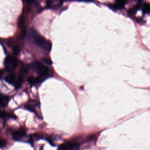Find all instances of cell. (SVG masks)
Returning <instances> with one entry per match:
<instances>
[{
    "mask_svg": "<svg viewBox=\"0 0 150 150\" xmlns=\"http://www.w3.org/2000/svg\"><path fill=\"white\" fill-rule=\"evenodd\" d=\"M29 39L31 42L47 51H50L52 44L50 41L47 40L33 27L30 29Z\"/></svg>",
    "mask_w": 150,
    "mask_h": 150,
    "instance_id": "cell-1",
    "label": "cell"
},
{
    "mask_svg": "<svg viewBox=\"0 0 150 150\" xmlns=\"http://www.w3.org/2000/svg\"><path fill=\"white\" fill-rule=\"evenodd\" d=\"M31 67L41 77L46 76L49 72L48 67L40 62L36 61L31 65Z\"/></svg>",
    "mask_w": 150,
    "mask_h": 150,
    "instance_id": "cell-2",
    "label": "cell"
},
{
    "mask_svg": "<svg viewBox=\"0 0 150 150\" xmlns=\"http://www.w3.org/2000/svg\"><path fill=\"white\" fill-rule=\"evenodd\" d=\"M4 65L8 71L13 70L18 65V59L14 57L8 56L4 60Z\"/></svg>",
    "mask_w": 150,
    "mask_h": 150,
    "instance_id": "cell-3",
    "label": "cell"
},
{
    "mask_svg": "<svg viewBox=\"0 0 150 150\" xmlns=\"http://www.w3.org/2000/svg\"><path fill=\"white\" fill-rule=\"evenodd\" d=\"M13 139L16 141H20L26 136V132L23 129L16 130L12 133Z\"/></svg>",
    "mask_w": 150,
    "mask_h": 150,
    "instance_id": "cell-4",
    "label": "cell"
},
{
    "mask_svg": "<svg viewBox=\"0 0 150 150\" xmlns=\"http://www.w3.org/2000/svg\"><path fill=\"white\" fill-rule=\"evenodd\" d=\"M127 2V0H116L114 4H111L110 7L114 10H118L123 9Z\"/></svg>",
    "mask_w": 150,
    "mask_h": 150,
    "instance_id": "cell-5",
    "label": "cell"
},
{
    "mask_svg": "<svg viewBox=\"0 0 150 150\" xmlns=\"http://www.w3.org/2000/svg\"><path fill=\"white\" fill-rule=\"evenodd\" d=\"M63 0H48L47 6L51 9H58L62 5Z\"/></svg>",
    "mask_w": 150,
    "mask_h": 150,
    "instance_id": "cell-6",
    "label": "cell"
},
{
    "mask_svg": "<svg viewBox=\"0 0 150 150\" xmlns=\"http://www.w3.org/2000/svg\"><path fill=\"white\" fill-rule=\"evenodd\" d=\"M5 80L9 84L15 86L16 88H19V87L18 82H17L16 81V77L14 74H11L10 75L7 76L5 78Z\"/></svg>",
    "mask_w": 150,
    "mask_h": 150,
    "instance_id": "cell-7",
    "label": "cell"
},
{
    "mask_svg": "<svg viewBox=\"0 0 150 150\" xmlns=\"http://www.w3.org/2000/svg\"><path fill=\"white\" fill-rule=\"evenodd\" d=\"M66 144L68 150H78L79 148V144L75 142H69Z\"/></svg>",
    "mask_w": 150,
    "mask_h": 150,
    "instance_id": "cell-8",
    "label": "cell"
},
{
    "mask_svg": "<svg viewBox=\"0 0 150 150\" xmlns=\"http://www.w3.org/2000/svg\"><path fill=\"white\" fill-rule=\"evenodd\" d=\"M9 98L8 96L4 95H1V106L3 108L6 107L8 104Z\"/></svg>",
    "mask_w": 150,
    "mask_h": 150,
    "instance_id": "cell-9",
    "label": "cell"
},
{
    "mask_svg": "<svg viewBox=\"0 0 150 150\" xmlns=\"http://www.w3.org/2000/svg\"><path fill=\"white\" fill-rule=\"evenodd\" d=\"M25 25V19L23 16L21 15L19 17L18 20V26L19 29H22L24 28Z\"/></svg>",
    "mask_w": 150,
    "mask_h": 150,
    "instance_id": "cell-10",
    "label": "cell"
},
{
    "mask_svg": "<svg viewBox=\"0 0 150 150\" xmlns=\"http://www.w3.org/2000/svg\"><path fill=\"white\" fill-rule=\"evenodd\" d=\"M28 81L31 84V85H33L36 83H38L42 81L40 78H35L33 77H30L28 79Z\"/></svg>",
    "mask_w": 150,
    "mask_h": 150,
    "instance_id": "cell-11",
    "label": "cell"
},
{
    "mask_svg": "<svg viewBox=\"0 0 150 150\" xmlns=\"http://www.w3.org/2000/svg\"><path fill=\"white\" fill-rule=\"evenodd\" d=\"M142 11L144 14L150 12V4L147 3H144L142 6Z\"/></svg>",
    "mask_w": 150,
    "mask_h": 150,
    "instance_id": "cell-12",
    "label": "cell"
},
{
    "mask_svg": "<svg viewBox=\"0 0 150 150\" xmlns=\"http://www.w3.org/2000/svg\"><path fill=\"white\" fill-rule=\"evenodd\" d=\"M42 60L43 62H44L47 65H51L52 63V61L51 60L50 58H42Z\"/></svg>",
    "mask_w": 150,
    "mask_h": 150,
    "instance_id": "cell-13",
    "label": "cell"
},
{
    "mask_svg": "<svg viewBox=\"0 0 150 150\" xmlns=\"http://www.w3.org/2000/svg\"><path fill=\"white\" fill-rule=\"evenodd\" d=\"M58 150H68L66 144L64 143L61 144L59 146Z\"/></svg>",
    "mask_w": 150,
    "mask_h": 150,
    "instance_id": "cell-14",
    "label": "cell"
},
{
    "mask_svg": "<svg viewBox=\"0 0 150 150\" xmlns=\"http://www.w3.org/2000/svg\"><path fill=\"white\" fill-rule=\"evenodd\" d=\"M12 50H13V53L14 54V55H17L19 53L20 50H19V48L18 47L16 46L14 47Z\"/></svg>",
    "mask_w": 150,
    "mask_h": 150,
    "instance_id": "cell-15",
    "label": "cell"
},
{
    "mask_svg": "<svg viewBox=\"0 0 150 150\" xmlns=\"http://www.w3.org/2000/svg\"><path fill=\"white\" fill-rule=\"evenodd\" d=\"M137 9H136L135 7L134 6L133 9H130L128 11V13L129 14H135L137 13Z\"/></svg>",
    "mask_w": 150,
    "mask_h": 150,
    "instance_id": "cell-16",
    "label": "cell"
},
{
    "mask_svg": "<svg viewBox=\"0 0 150 150\" xmlns=\"http://www.w3.org/2000/svg\"><path fill=\"white\" fill-rule=\"evenodd\" d=\"M6 141L2 139L1 140V147H4L6 146Z\"/></svg>",
    "mask_w": 150,
    "mask_h": 150,
    "instance_id": "cell-17",
    "label": "cell"
},
{
    "mask_svg": "<svg viewBox=\"0 0 150 150\" xmlns=\"http://www.w3.org/2000/svg\"><path fill=\"white\" fill-rule=\"evenodd\" d=\"M78 1H84V2H91L92 0H77Z\"/></svg>",
    "mask_w": 150,
    "mask_h": 150,
    "instance_id": "cell-18",
    "label": "cell"
}]
</instances>
